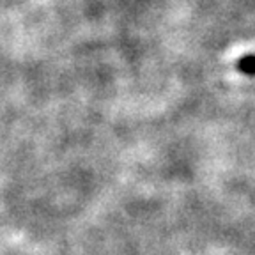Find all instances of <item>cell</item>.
I'll use <instances>...</instances> for the list:
<instances>
[{
    "mask_svg": "<svg viewBox=\"0 0 255 255\" xmlns=\"http://www.w3.org/2000/svg\"><path fill=\"white\" fill-rule=\"evenodd\" d=\"M239 69H241L243 73H250V75H254L255 73V55L245 57V59L239 62Z\"/></svg>",
    "mask_w": 255,
    "mask_h": 255,
    "instance_id": "1",
    "label": "cell"
}]
</instances>
